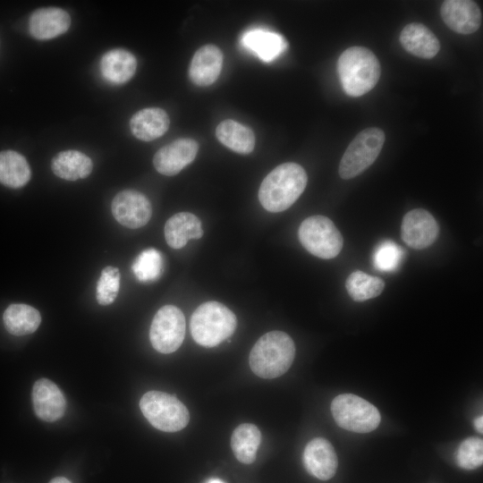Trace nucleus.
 <instances>
[{"label": "nucleus", "mask_w": 483, "mask_h": 483, "mask_svg": "<svg viewBox=\"0 0 483 483\" xmlns=\"http://www.w3.org/2000/svg\"><path fill=\"white\" fill-rule=\"evenodd\" d=\"M307 182V174L301 165L292 162L281 164L262 181L259 202L269 212L286 210L301 195Z\"/></svg>", "instance_id": "1"}, {"label": "nucleus", "mask_w": 483, "mask_h": 483, "mask_svg": "<svg viewBox=\"0 0 483 483\" xmlns=\"http://www.w3.org/2000/svg\"><path fill=\"white\" fill-rule=\"evenodd\" d=\"M294 356L295 345L291 336L282 331H271L255 343L250 353L249 363L258 377L275 378L290 369Z\"/></svg>", "instance_id": "2"}, {"label": "nucleus", "mask_w": 483, "mask_h": 483, "mask_svg": "<svg viewBox=\"0 0 483 483\" xmlns=\"http://www.w3.org/2000/svg\"><path fill=\"white\" fill-rule=\"evenodd\" d=\"M342 87L351 97H360L371 90L380 78V64L377 56L363 47H351L337 61Z\"/></svg>", "instance_id": "3"}, {"label": "nucleus", "mask_w": 483, "mask_h": 483, "mask_svg": "<svg viewBox=\"0 0 483 483\" xmlns=\"http://www.w3.org/2000/svg\"><path fill=\"white\" fill-rule=\"evenodd\" d=\"M234 313L223 303L210 301L200 304L191 317L190 329L194 341L205 347H215L235 331Z\"/></svg>", "instance_id": "4"}, {"label": "nucleus", "mask_w": 483, "mask_h": 483, "mask_svg": "<svg viewBox=\"0 0 483 483\" xmlns=\"http://www.w3.org/2000/svg\"><path fill=\"white\" fill-rule=\"evenodd\" d=\"M140 408L148 422L161 431H180L190 421L186 406L177 397L165 392L145 393L140 401Z\"/></svg>", "instance_id": "5"}, {"label": "nucleus", "mask_w": 483, "mask_h": 483, "mask_svg": "<svg viewBox=\"0 0 483 483\" xmlns=\"http://www.w3.org/2000/svg\"><path fill=\"white\" fill-rule=\"evenodd\" d=\"M330 409L340 428L356 433L371 432L381 420L377 407L353 394L337 395L332 401Z\"/></svg>", "instance_id": "6"}, {"label": "nucleus", "mask_w": 483, "mask_h": 483, "mask_svg": "<svg viewBox=\"0 0 483 483\" xmlns=\"http://www.w3.org/2000/svg\"><path fill=\"white\" fill-rule=\"evenodd\" d=\"M384 131L376 127L359 132L349 144L339 165V174L344 180L358 176L378 157L385 143Z\"/></svg>", "instance_id": "7"}, {"label": "nucleus", "mask_w": 483, "mask_h": 483, "mask_svg": "<svg viewBox=\"0 0 483 483\" xmlns=\"http://www.w3.org/2000/svg\"><path fill=\"white\" fill-rule=\"evenodd\" d=\"M301 245L312 255L330 259L342 250L343 239L331 219L312 216L302 221L298 231Z\"/></svg>", "instance_id": "8"}, {"label": "nucleus", "mask_w": 483, "mask_h": 483, "mask_svg": "<svg viewBox=\"0 0 483 483\" xmlns=\"http://www.w3.org/2000/svg\"><path fill=\"white\" fill-rule=\"evenodd\" d=\"M184 336L185 318L182 311L174 305L160 308L149 329L153 348L164 354L172 353L182 345Z\"/></svg>", "instance_id": "9"}, {"label": "nucleus", "mask_w": 483, "mask_h": 483, "mask_svg": "<svg viewBox=\"0 0 483 483\" xmlns=\"http://www.w3.org/2000/svg\"><path fill=\"white\" fill-rule=\"evenodd\" d=\"M111 210L119 224L131 229L144 226L152 216L149 200L135 190L118 192L112 200Z\"/></svg>", "instance_id": "10"}, {"label": "nucleus", "mask_w": 483, "mask_h": 483, "mask_svg": "<svg viewBox=\"0 0 483 483\" xmlns=\"http://www.w3.org/2000/svg\"><path fill=\"white\" fill-rule=\"evenodd\" d=\"M438 233L439 226L436 220L425 209H412L402 218L401 236L412 249L422 250L430 246L436 240Z\"/></svg>", "instance_id": "11"}, {"label": "nucleus", "mask_w": 483, "mask_h": 483, "mask_svg": "<svg viewBox=\"0 0 483 483\" xmlns=\"http://www.w3.org/2000/svg\"><path fill=\"white\" fill-rule=\"evenodd\" d=\"M198 150L199 145L193 139H178L156 152L153 165L159 174L173 176L193 162Z\"/></svg>", "instance_id": "12"}, {"label": "nucleus", "mask_w": 483, "mask_h": 483, "mask_svg": "<svg viewBox=\"0 0 483 483\" xmlns=\"http://www.w3.org/2000/svg\"><path fill=\"white\" fill-rule=\"evenodd\" d=\"M444 22L456 33L471 34L482 23V13L478 4L470 0H446L440 9Z\"/></svg>", "instance_id": "13"}, {"label": "nucleus", "mask_w": 483, "mask_h": 483, "mask_svg": "<svg viewBox=\"0 0 483 483\" xmlns=\"http://www.w3.org/2000/svg\"><path fill=\"white\" fill-rule=\"evenodd\" d=\"M31 396L34 411L40 419L53 422L64 414L66 399L60 388L51 380L47 378L37 380Z\"/></svg>", "instance_id": "14"}, {"label": "nucleus", "mask_w": 483, "mask_h": 483, "mask_svg": "<svg viewBox=\"0 0 483 483\" xmlns=\"http://www.w3.org/2000/svg\"><path fill=\"white\" fill-rule=\"evenodd\" d=\"M302 460L307 471L321 480L333 478L338 465L335 448L323 437H315L307 444Z\"/></svg>", "instance_id": "15"}, {"label": "nucleus", "mask_w": 483, "mask_h": 483, "mask_svg": "<svg viewBox=\"0 0 483 483\" xmlns=\"http://www.w3.org/2000/svg\"><path fill=\"white\" fill-rule=\"evenodd\" d=\"M70 25V14L58 7L38 9L32 13L29 20L30 33L39 40L56 38L66 32Z\"/></svg>", "instance_id": "16"}, {"label": "nucleus", "mask_w": 483, "mask_h": 483, "mask_svg": "<svg viewBox=\"0 0 483 483\" xmlns=\"http://www.w3.org/2000/svg\"><path fill=\"white\" fill-rule=\"evenodd\" d=\"M222 64V51L215 45L203 46L196 51L191 59L190 79L197 86H209L217 80Z\"/></svg>", "instance_id": "17"}, {"label": "nucleus", "mask_w": 483, "mask_h": 483, "mask_svg": "<svg viewBox=\"0 0 483 483\" xmlns=\"http://www.w3.org/2000/svg\"><path fill=\"white\" fill-rule=\"evenodd\" d=\"M137 68L135 56L126 49L114 48L103 55L99 62L102 77L109 83L120 85L130 80Z\"/></svg>", "instance_id": "18"}, {"label": "nucleus", "mask_w": 483, "mask_h": 483, "mask_svg": "<svg viewBox=\"0 0 483 483\" xmlns=\"http://www.w3.org/2000/svg\"><path fill=\"white\" fill-rule=\"evenodd\" d=\"M400 42L407 52L424 59L433 58L440 49V43L435 34L418 22L407 24L402 29Z\"/></svg>", "instance_id": "19"}, {"label": "nucleus", "mask_w": 483, "mask_h": 483, "mask_svg": "<svg viewBox=\"0 0 483 483\" xmlns=\"http://www.w3.org/2000/svg\"><path fill=\"white\" fill-rule=\"evenodd\" d=\"M170 120L164 109L148 107L135 113L130 120L132 134L143 141H151L163 136L168 130Z\"/></svg>", "instance_id": "20"}, {"label": "nucleus", "mask_w": 483, "mask_h": 483, "mask_svg": "<svg viewBox=\"0 0 483 483\" xmlns=\"http://www.w3.org/2000/svg\"><path fill=\"white\" fill-rule=\"evenodd\" d=\"M241 42L264 62H272L287 48V42L282 35L264 29L246 31Z\"/></svg>", "instance_id": "21"}, {"label": "nucleus", "mask_w": 483, "mask_h": 483, "mask_svg": "<svg viewBox=\"0 0 483 483\" xmlns=\"http://www.w3.org/2000/svg\"><path fill=\"white\" fill-rule=\"evenodd\" d=\"M165 238L173 249H181L191 239L203 235L201 222L190 212H180L172 216L165 225Z\"/></svg>", "instance_id": "22"}, {"label": "nucleus", "mask_w": 483, "mask_h": 483, "mask_svg": "<svg viewBox=\"0 0 483 483\" xmlns=\"http://www.w3.org/2000/svg\"><path fill=\"white\" fill-rule=\"evenodd\" d=\"M51 169L59 178L76 181L88 177L93 169L92 160L78 150L59 152L51 161Z\"/></svg>", "instance_id": "23"}, {"label": "nucleus", "mask_w": 483, "mask_h": 483, "mask_svg": "<svg viewBox=\"0 0 483 483\" xmlns=\"http://www.w3.org/2000/svg\"><path fill=\"white\" fill-rule=\"evenodd\" d=\"M216 136L223 145L239 154H250L255 147L253 131L232 119L225 120L217 125Z\"/></svg>", "instance_id": "24"}, {"label": "nucleus", "mask_w": 483, "mask_h": 483, "mask_svg": "<svg viewBox=\"0 0 483 483\" xmlns=\"http://www.w3.org/2000/svg\"><path fill=\"white\" fill-rule=\"evenodd\" d=\"M31 171L26 158L13 150L0 152V182L9 188L17 189L28 183Z\"/></svg>", "instance_id": "25"}, {"label": "nucleus", "mask_w": 483, "mask_h": 483, "mask_svg": "<svg viewBox=\"0 0 483 483\" xmlns=\"http://www.w3.org/2000/svg\"><path fill=\"white\" fill-rule=\"evenodd\" d=\"M3 320L10 334L20 336L34 333L40 325L41 316L30 305L11 304L4 312Z\"/></svg>", "instance_id": "26"}, {"label": "nucleus", "mask_w": 483, "mask_h": 483, "mask_svg": "<svg viewBox=\"0 0 483 483\" xmlns=\"http://www.w3.org/2000/svg\"><path fill=\"white\" fill-rule=\"evenodd\" d=\"M260 441L258 428L251 423H242L232 434L231 447L239 462L250 464L256 459Z\"/></svg>", "instance_id": "27"}, {"label": "nucleus", "mask_w": 483, "mask_h": 483, "mask_svg": "<svg viewBox=\"0 0 483 483\" xmlns=\"http://www.w3.org/2000/svg\"><path fill=\"white\" fill-rule=\"evenodd\" d=\"M345 287L354 301L361 302L381 294L385 288V282L377 276L357 270L347 277Z\"/></svg>", "instance_id": "28"}, {"label": "nucleus", "mask_w": 483, "mask_h": 483, "mask_svg": "<svg viewBox=\"0 0 483 483\" xmlns=\"http://www.w3.org/2000/svg\"><path fill=\"white\" fill-rule=\"evenodd\" d=\"M164 260L160 251L154 248L142 250L133 261L131 270L136 278L143 283L152 282L162 275Z\"/></svg>", "instance_id": "29"}, {"label": "nucleus", "mask_w": 483, "mask_h": 483, "mask_svg": "<svg viewBox=\"0 0 483 483\" xmlns=\"http://www.w3.org/2000/svg\"><path fill=\"white\" fill-rule=\"evenodd\" d=\"M456 462L465 470H475L483 462V441L479 437L470 436L464 439L456 452Z\"/></svg>", "instance_id": "30"}, {"label": "nucleus", "mask_w": 483, "mask_h": 483, "mask_svg": "<svg viewBox=\"0 0 483 483\" xmlns=\"http://www.w3.org/2000/svg\"><path fill=\"white\" fill-rule=\"evenodd\" d=\"M120 288V272L117 267H106L101 271L97 284L96 296L100 305H109L114 301Z\"/></svg>", "instance_id": "31"}, {"label": "nucleus", "mask_w": 483, "mask_h": 483, "mask_svg": "<svg viewBox=\"0 0 483 483\" xmlns=\"http://www.w3.org/2000/svg\"><path fill=\"white\" fill-rule=\"evenodd\" d=\"M403 253V250L396 243L385 241L374 251V267L380 271H394L399 266Z\"/></svg>", "instance_id": "32"}, {"label": "nucleus", "mask_w": 483, "mask_h": 483, "mask_svg": "<svg viewBox=\"0 0 483 483\" xmlns=\"http://www.w3.org/2000/svg\"><path fill=\"white\" fill-rule=\"evenodd\" d=\"M473 424L478 432L479 433L483 432V416L482 415L477 417L474 419Z\"/></svg>", "instance_id": "33"}, {"label": "nucleus", "mask_w": 483, "mask_h": 483, "mask_svg": "<svg viewBox=\"0 0 483 483\" xmlns=\"http://www.w3.org/2000/svg\"><path fill=\"white\" fill-rule=\"evenodd\" d=\"M48 483H72V482L64 477H55L52 479Z\"/></svg>", "instance_id": "34"}, {"label": "nucleus", "mask_w": 483, "mask_h": 483, "mask_svg": "<svg viewBox=\"0 0 483 483\" xmlns=\"http://www.w3.org/2000/svg\"><path fill=\"white\" fill-rule=\"evenodd\" d=\"M207 483H225V482L217 479H211Z\"/></svg>", "instance_id": "35"}]
</instances>
